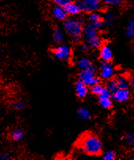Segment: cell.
<instances>
[{"label": "cell", "instance_id": "f546056e", "mask_svg": "<svg viewBox=\"0 0 134 160\" xmlns=\"http://www.w3.org/2000/svg\"><path fill=\"white\" fill-rule=\"evenodd\" d=\"M0 159L1 160H9L10 159V155L9 154H2L0 155Z\"/></svg>", "mask_w": 134, "mask_h": 160}, {"label": "cell", "instance_id": "4316f807", "mask_svg": "<svg viewBox=\"0 0 134 160\" xmlns=\"http://www.w3.org/2000/svg\"><path fill=\"white\" fill-rule=\"evenodd\" d=\"M73 0H53V2L58 7H66L67 4L71 2Z\"/></svg>", "mask_w": 134, "mask_h": 160}, {"label": "cell", "instance_id": "4dcf8cb0", "mask_svg": "<svg viewBox=\"0 0 134 160\" xmlns=\"http://www.w3.org/2000/svg\"><path fill=\"white\" fill-rule=\"evenodd\" d=\"M129 85H131L132 87H134V76L133 75H132V76L129 78Z\"/></svg>", "mask_w": 134, "mask_h": 160}, {"label": "cell", "instance_id": "603a6c76", "mask_svg": "<svg viewBox=\"0 0 134 160\" xmlns=\"http://www.w3.org/2000/svg\"><path fill=\"white\" fill-rule=\"evenodd\" d=\"M90 87H91L90 92L95 95L99 94L100 92L102 91L103 88H104V87H103V86L101 85L99 82V83H96V84H94V85L91 86Z\"/></svg>", "mask_w": 134, "mask_h": 160}, {"label": "cell", "instance_id": "ac0fdd59", "mask_svg": "<svg viewBox=\"0 0 134 160\" xmlns=\"http://www.w3.org/2000/svg\"><path fill=\"white\" fill-rule=\"evenodd\" d=\"M78 117L80 118L81 120H88L91 118V112H89V110L86 108H80L78 110Z\"/></svg>", "mask_w": 134, "mask_h": 160}, {"label": "cell", "instance_id": "1f68e13d", "mask_svg": "<svg viewBox=\"0 0 134 160\" xmlns=\"http://www.w3.org/2000/svg\"><path fill=\"white\" fill-rule=\"evenodd\" d=\"M132 1H133V0H132Z\"/></svg>", "mask_w": 134, "mask_h": 160}, {"label": "cell", "instance_id": "8992f818", "mask_svg": "<svg viewBox=\"0 0 134 160\" xmlns=\"http://www.w3.org/2000/svg\"><path fill=\"white\" fill-rule=\"evenodd\" d=\"M72 54V50L69 46L61 45L58 46L53 50V55L57 60L62 61H68Z\"/></svg>", "mask_w": 134, "mask_h": 160}, {"label": "cell", "instance_id": "30bf717a", "mask_svg": "<svg viewBox=\"0 0 134 160\" xmlns=\"http://www.w3.org/2000/svg\"><path fill=\"white\" fill-rule=\"evenodd\" d=\"M113 51L110 46L107 44H103L99 50V58L103 62H110L113 59Z\"/></svg>", "mask_w": 134, "mask_h": 160}, {"label": "cell", "instance_id": "7402d4cb", "mask_svg": "<svg viewBox=\"0 0 134 160\" xmlns=\"http://www.w3.org/2000/svg\"><path fill=\"white\" fill-rule=\"evenodd\" d=\"M126 35L129 38H132L134 36V21H130L128 23L126 28Z\"/></svg>", "mask_w": 134, "mask_h": 160}, {"label": "cell", "instance_id": "6da1fadb", "mask_svg": "<svg viewBox=\"0 0 134 160\" xmlns=\"http://www.w3.org/2000/svg\"><path fill=\"white\" fill-rule=\"evenodd\" d=\"M79 146L81 150L88 155H98L103 149L102 141L97 136L86 133L81 138Z\"/></svg>", "mask_w": 134, "mask_h": 160}, {"label": "cell", "instance_id": "8fae6325", "mask_svg": "<svg viewBox=\"0 0 134 160\" xmlns=\"http://www.w3.org/2000/svg\"><path fill=\"white\" fill-rule=\"evenodd\" d=\"M75 92H76L77 96L79 98H84L87 96L88 93V87L81 80H78L74 84Z\"/></svg>", "mask_w": 134, "mask_h": 160}, {"label": "cell", "instance_id": "52a82bcc", "mask_svg": "<svg viewBox=\"0 0 134 160\" xmlns=\"http://www.w3.org/2000/svg\"><path fill=\"white\" fill-rule=\"evenodd\" d=\"M99 96V103L100 106L104 109H109L112 107L113 102L111 101L112 93L107 88L104 87Z\"/></svg>", "mask_w": 134, "mask_h": 160}, {"label": "cell", "instance_id": "d6a6232c", "mask_svg": "<svg viewBox=\"0 0 134 160\" xmlns=\"http://www.w3.org/2000/svg\"><path fill=\"white\" fill-rule=\"evenodd\" d=\"M0 53H1V51H0Z\"/></svg>", "mask_w": 134, "mask_h": 160}, {"label": "cell", "instance_id": "ba28073f", "mask_svg": "<svg viewBox=\"0 0 134 160\" xmlns=\"http://www.w3.org/2000/svg\"><path fill=\"white\" fill-rule=\"evenodd\" d=\"M115 68L110 62H103L99 71L100 77L104 79H110L115 75Z\"/></svg>", "mask_w": 134, "mask_h": 160}, {"label": "cell", "instance_id": "83f0119b", "mask_svg": "<svg viewBox=\"0 0 134 160\" xmlns=\"http://www.w3.org/2000/svg\"><path fill=\"white\" fill-rule=\"evenodd\" d=\"M126 142L129 145H133L134 144V136L132 133H129L126 136Z\"/></svg>", "mask_w": 134, "mask_h": 160}, {"label": "cell", "instance_id": "277c9868", "mask_svg": "<svg viewBox=\"0 0 134 160\" xmlns=\"http://www.w3.org/2000/svg\"><path fill=\"white\" fill-rule=\"evenodd\" d=\"M81 11L96 12L102 9L101 0H78L76 2Z\"/></svg>", "mask_w": 134, "mask_h": 160}, {"label": "cell", "instance_id": "3957f363", "mask_svg": "<svg viewBox=\"0 0 134 160\" xmlns=\"http://www.w3.org/2000/svg\"><path fill=\"white\" fill-rule=\"evenodd\" d=\"M83 36L88 42V45L92 49H99L103 45V40L99 35L98 29L92 24H88L84 27Z\"/></svg>", "mask_w": 134, "mask_h": 160}, {"label": "cell", "instance_id": "f1b7e54d", "mask_svg": "<svg viewBox=\"0 0 134 160\" xmlns=\"http://www.w3.org/2000/svg\"><path fill=\"white\" fill-rule=\"evenodd\" d=\"M89 49V47L88 44H82V45L80 47V50H81L82 53H86V52Z\"/></svg>", "mask_w": 134, "mask_h": 160}, {"label": "cell", "instance_id": "484cf974", "mask_svg": "<svg viewBox=\"0 0 134 160\" xmlns=\"http://www.w3.org/2000/svg\"><path fill=\"white\" fill-rule=\"evenodd\" d=\"M104 3L109 7H120L122 5V0H104Z\"/></svg>", "mask_w": 134, "mask_h": 160}, {"label": "cell", "instance_id": "ffe728a7", "mask_svg": "<svg viewBox=\"0 0 134 160\" xmlns=\"http://www.w3.org/2000/svg\"><path fill=\"white\" fill-rule=\"evenodd\" d=\"M24 136V131L21 129H16L13 130L10 133V137H11L12 140L14 141H20L23 139Z\"/></svg>", "mask_w": 134, "mask_h": 160}, {"label": "cell", "instance_id": "5bb4252c", "mask_svg": "<svg viewBox=\"0 0 134 160\" xmlns=\"http://www.w3.org/2000/svg\"><path fill=\"white\" fill-rule=\"evenodd\" d=\"M65 10H66L67 15H70L71 17H76L81 12V9H80L79 6L78 5L77 2H74L72 1L69 4L64 7Z\"/></svg>", "mask_w": 134, "mask_h": 160}, {"label": "cell", "instance_id": "2e32d148", "mask_svg": "<svg viewBox=\"0 0 134 160\" xmlns=\"http://www.w3.org/2000/svg\"><path fill=\"white\" fill-rule=\"evenodd\" d=\"M65 34L61 28H55L53 31V39L56 43H62L64 41Z\"/></svg>", "mask_w": 134, "mask_h": 160}, {"label": "cell", "instance_id": "44dd1931", "mask_svg": "<svg viewBox=\"0 0 134 160\" xmlns=\"http://www.w3.org/2000/svg\"><path fill=\"white\" fill-rule=\"evenodd\" d=\"M107 88L112 93L116 91L118 89V82H117V80L115 79V78H110L109 80L108 83H107Z\"/></svg>", "mask_w": 134, "mask_h": 160}, {"label": "cell", "instance_id": "cb8c5ba5", "mask_svg": "<svg viewBox=\"0 0 134 160\" xmlns=\"http://www.w3.org/2000/svg\"><path fill=\"white\" fill-rule=\"evenodd\" d=\"M13 108L16 111H22L25 108V102L22 100H17L13 103Z\"/></svg>", "mask_w": 134, "mask_h": 160}, {"label": "cell", "instance_id": "e0dca14e", "mask_svg": "<svg viewBox=\"0 0 134 160\" xmlns=\"http://www.w3.org/2000/svg\"><path fill=\"white\" fill-rule=\"evenodd\" d=\"M102 19L104 24L108 26V27H110V26H112L115 24L116 18H115L114 13H112V12H107V13H105L104 18H102Z\"/></svg>", "mask_w": 134, "mask_h": 160}, {"label": "cell", "instance_id": "4fadbf2b", "mask_svg": "<svg viewBox=\"0 0 134 160\" xmlns=\"http://www.w3.org/2000/svg\"><path fill=\"white\" fill-rule=\"evenodd\" d=\"M78 68L81 71H85V70H94L95 71V67L94 64L88 58H81L78 60V63H77Z\"/></svg>", "mask_w": 134, "mask_h": 160}, {"label": "cell", "instance_id": "7a4b0ae2", "mask_svg": "<svg viewBox=\"0 0 134 160\" xmlns=\"http://www.w3.org/2000/svg\"><path fill=\"white\" fill-rule=\"evenodd\" d=\"M63 21V28L66 33H68L74 42H78L83 36L84 22L82 19L78 18H69Z\"/></svg>", "mask_w": 134, "mask_h": 160}, {"label": "cell", "instance_id": "7c38bea8", "mask_svg": "<svg viewBox=\"0 0 134 160\" xmlns=\"http://www.w3.org/2000/svg\"><path fill=\"white\" fill-rule=\"evenodd\" d=\"M88 20L89 22H90V24L94 26L95 28L99 29L104 27V24L103 22L102 17L100 16L99 13H96V12H92L91 14L89 15Z\"/></svg>", "mask_w": 134, "mask_h": 160}, {"label": "cell", "instance_id": "d6986e66", "mask_svg": "<svg viewBox=\"0 0 134 160\" xmlns=\"http://www.w3.org/2000/svg\"><path fill=\"white\" fill-rule=\"evenodd\" d=\"M117 82H118V88L120 89H128L129 87V78H126L125 75H119L118 78H116Z\"/></svg>", "mask_w": 134, "mask_h": 160}, {"label": "cell", "instance_id": "5b68a950", "mask_svg": "<svg viewBox=\"0 0 134 160\" xmlns=\"http://www.w3.org/2000/svg\"><path fill=\"white\" fill-rule=\"evenodd\" d=\"M81 81H82L87 87H91L99 82V78L95 75L94 70L81 71L79 75Z\"/></svg>", "mask_w": 134, "mask_h": 160}, {"label": "cell", "instance_id": "9a60e30c", "mask_svg": "<svg viewBox=\"0 0 134 160\" xmlns=\"http://www.w3.org/2000/svg\"><path fill=\"white\" fill-rule=\"evenodd\" d=\"M52 15L54 18L58 21H64L65 19L67 18V13H66V10H65L64 7H58L56 6L55 8L52 10Z\"/></svg>", "mask_w": 134, "mask_h": 160}, {"label": "cell", "instance_id": "9c48e42d", "mask_svg": "<svg viewBox=\"0 0 134 160\" xmlns=\"http://www.w3.org/2000/svg\"><path fill=\"white\" fill-rule=\"evenodd\" d=\"M113 98L116 101L120 103L126 102L130 98V92L128 89H120L118 88L115 92L112 93Z\"/></svg>", "mask_w": 134, "mask_h": 160}, {"label": "cell", "instance_id": "d4e9b609", "mask_svg": "<svg viewBox=\"0 0 134 160\" xmlns=\"http://www.w3.org/2000/svg\"><path fill=\"white\" fill-rule=\"evenodd\" d=\"M115 157H116V155H115V152L110 150L106 151L102 155V158L104 160H115Z\"/></svg>", "mask_w": 134, "mask_h": 160}]
</instances>
